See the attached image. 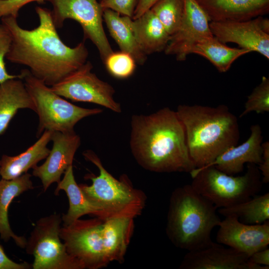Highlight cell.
Instances as JSON below:
<instances>
[{
  "instance_id": "cell-1",
  "label": "cell",
  "mask_w": 269,
  "mask_h": 269,
  "mask_svg": "<svg viewBox=\"0 0 269 269\" xmlns=\"http://www.w3.org/2000/svg\"><path fill=\"white\" fill-rule=\"evenodd\" d=\"M35 11L39 24L31 30L21 27L17 18L12 16L0 19L12 36L5 58L11 63L28 67L33 76L51 87L85 63L88 51L84 41L73 48L62 41L51 10L37 6Z\"/></svg>"
},
{
  "instance_id": "cell-2",
  "label": "cell",
  "mask_w": 269,
  "mask_h": 269,
  "mask_svg": "<svg viewBox=\"0 0 269 269\" xmlns=\"http://www.w3.org/2000/svg\"><path fill=\"white\" fill-rule=\"evenodd\" d=\"M131 127V151L144 169L158 173H190L196 168L185 128L176 111L165 107L149 115H134Z\"/></svg>"
},
{
  "instance_id": "cell-3",
  "label": "cell",
  "mask_w": 269,
  "mask_h": 269,
  "mask_svg": "<svg viewBox=\"0 0 269 269\" xmlns=\"http://www.w3.org/2000/svg\"><path fill=\"white\" fill-rule=\"evenodd\" d=\"M134 228V219H79L63 225L60 237L68 253L85 269H99L123 263Z\"/></svg>"
},
{
  "instance_id": "cell-4",
  "label": "cell",
  "mask_w": 269,
  "mask_h": 269,
  "mask_svg": "<svg viewBox=\"0 0 269 269\" xmlns=\"http://www.w3.org/2000/svg\"><path fill=\"white\" fill-rule=\"evenodd\" d=\"M185 128L187 144L196 168L206 166L237 145V118L228 107L180 105L176 111Z\"/></svg>"
},
{
  "instance_id": "cell-5",
  "label": "cell",
  "mask_w": 269,
  "mask_h": 269,
  "mask_svg": "<svg viewBox=\"0 0 269 269\" xmlns=\"http://www.w3.org/2000/svg\"><path fill=\"white\" fill-rule=\"evenodd\" d=\"M217 210L191 184L176 188L169 199L167 236L176 247L188 251L208 245L212 230L221 221Z\"/></svg>"
},
{
  "instance_id": "cell-6",
  "label": "cell",
  "mask_w": 269,
  "mask_h": 269,
  "mask_svg": "<svg viewBox=\"0 0 269 269\" xmlns=\"http://www.w3.org/2000/svg\"><path fill=\"white\" fill-rule=\"evenodd\" d=\"M85 159L98 168V176H89L92 184L79 186L87 197L100 207L105 219H134L140 215L145 205L143 192L135 188L126 175L119 179L114 177L103 166L98 155L91 150L83 152Z\"/></svg>"
},
{
  "instance_id": "cell-7",
  "label": "cell",
  "mask_w": 269,
  "mask_h": 269,
  "mask_svg": "<svg viewBox=\"0 0 269 269\" xmlns=\"http://www.w3.org/2000/svg\"><path fill=\"white\" fill-rule=\"evenodd\" d=\"M189 173L192 187L217 209L249 200L260 192L263 183L261 172L253 163H249L240 176L226 174L213 166L196 168Z\"/></svg>"
},
{
  "instance_id": "cell-8",
  "label": "cell",
  "mask_w": 269,
  "mask_h": 269,
  "mask_svg": "<svg viewBox=\"0 0 269 269\" xmlns=\"http://www.w3.org/2000/svg\"><path fill=\"white\" fill-rule=\"evenodd\" d=\"M22 80L29 93L38 117L36 136L45 131L72 133L83 119L102 112L100 108L88 109L75 105L55 93L28 69L21 71Z\"/></svg>"
},
{
  "instance_id": "cell-9",
  "label": "cell",
  "mask_w": 269,
  "mask_h": 269,
  "mask_svg": "<svg viewBox=\"0 0 269 269\" xmlns=\"http://www.w3.org/2000/svg\"><path fill=\"white\" fill-rule=\"evenodd\" d=\"M61 216L56 213L40 218L30 233L25 249L33 257V269H84L69 255L60 237Z\"/></svg>"
},
{
  "instance_id": "cell-10",
  "label": "cell",
  "mask_w": 269,
  "mask_h": 269,
  "mask_svg": "<svg viewBox=\"0 0 269 269\" xmlns=\"http://www.w3.org/2000/svg\"><path fill=\"white\" fill-rule=\"evenodd\" d=\"M53 6L51 11L56 27H61L66 19L78 22L84 39H89L97 47L104 62L113 51L103 26V9L97 0H46Z\"/></svg>"
},
{
  "instance_id": "cell-11",
  "label": "cell",
  "mask_w": 269,
  "mask_h": 269,
  "mask_svg": "<svg viewBox=\"0 0 269 269\" xmlns=\"http://www.w3.org/2000/svg\"><path fill=\"white\" fill-rule=\"evenodd\" d=\"M92 63L86 61L78 69L50 88L59 96L73 102L96 104L114 112H121L120 104L116 102L113 97L114 89L92 72Z\"/></svg>"
},
{
  "instance_id": "cell-12",
  "label": "cell",
  "mask_w": 269,
  "mask_h": 269,
  "mask_svg": "<svg viewBox=\"0 0 269 269\" xmlns=\"http://www.w3.org/2000/svg\"><path fill=\"white\" fill-rule=\"evenodd\" d=\"M184 1V13L180 25L170 36L164 50L166 55L175 56L179 61L185 60L197 43L214 36L209 18L196 0Z\"/></svg>"
},
{
  "instance_id": "cell-13",
  "label": "cell",
  "mask_w": 269,
  "mask_h": 269,
  "mask_svg": "<svg viewBox=\"0 0 269 269\" xmlns=\"http://www.w3.org/2000/svg\"><path fill=\"white\" fill-rule=\"evenodd\" d=\"M262 16L242 21H212L211 31L215 37L225 43H235L240 48L257 52L269 59V34L263 29Z\"/></svg>"
},
{
  "instance_id": "cell-14",
  "label": "cell",
  "mask_w": 269,
  "mask_h": 269,
  "mask_svg": "<svg viewBox=\"0 0 269 269\" xmlns=\"http://www.w3.org/2000/svg\"><path fill=\"white\" fill-rule=\"evenodd\" d=\"M218 227L217 243L249 257L269 244V220L261 224L250 225L241 222L236 216H227L221 221Z\"/></svg>"
},
{
  "instance_id": "cell-15",
  "label": "cell",
  "mask_w": 269,
  "mask_h": 269,
  "mask_svg": "<svg viewBox=\"0 0 269 269\" xmlns=\"http://www.w3.org/2000/svg\"><path fill=\"white\" fill-rule=\"evenodd\" d=\"M52 147L44 162L32 168V175L41 181L46 191L50 186L60 181L61 176L71 165L81 144V138L75 132H53Z\"/></svg>"
},
{
  "instance_id": "cell-16",
  "label": "cell",
  "mask_w": 269,
  "mask_h": 269,
  "mask_svg": "<svg viewBox=\"0 0 269 269\" xmlns=\"http://www.w3.org/2000/svg\"><path fill=\"white\" fill-rule=\"evenodd\" d=\"M249 257L231 248L212 241L200 248L188 251L180 269H269L252 263Z\"/></svg>"
},
{
  "instance_id": "cell-17",
  "label": "cell",
  "mask_w": 269,
  "mask_h": 269,
  "mask_svg": "<svg viewBox=\"0 0 269 269\" xmlns=\"http://www.w3.org/2000/svg\"><path fill=\"white\" fill-rule=\"evenodd\" d=\"M248 139L238 146L230 147L210 164L201 167L214 166L229 175L243 171L245 163L259 165L262 161V131L259 125L251 127Z\"/></svg>"
},
{
  "instance_id": "cell-18",
  "label": "cell",
  "mask_w": 269,
  "mask_h": 269,
  "mask_svg": "<svg viewBox=\"0 0 269 269\" xmlns=\"http://www.w3.org/2000/svg\"><path fill=\"white\" fill-rule=\"evenodd\" d=\"M212 21H242L268 13L269 0H196Z\"/></svg>"
},
{
  "instance_id": "cell-19",
  "label": "cell",
  "mask_w": 269,
  "mask_h": 269,
  "mask_svg": "<svg viewBox=\"0 0 269 269\" xmlns=\"http://www.w3.org/2000/svg\"><path fill=\"white\" fill-rule=\"evenodd\" d=\"M126 20L145 54L164 50L170 36L150 9L135 19L126 16Z\"/></svg>"
},
{
  "instance_id": "cell-20",
  "label": "cell",
  "mask_w": 269,
  "mask_h": 269,
  "mask_svg": "<svg viewBox=\"0 0 269 269\" xmlns=\"http://www.w3.org/2000/svg\"><path fill=\"white\" fill-rule=\"evenodd\" d=\"M60 190L65 191L69 200L67 212L61 216L63 226L69 225L85 215H92L105 220L102 209L87 197L76 182L72 165L65 171L54 194L58 195Z\"/></svg>"
},
{
  "instance_id": "cell-21",
  "label": "cell",
  "mask_w": 269,
  "mask_h": 269,
  "mask_svg": "<svg viewBox=\"0 0 269 269\" xmlns=\"http://www.w3.org/2000/svg\"><path fill=\"white\" fill-rule=\"evenodd\" d=\"M52 133L50 131H44L34 144L17 155L3 154L0 164L1 178L11 179L18 177L45 159L50 151L47 145L51 140Z\"/></svg>"
},
{
  "instance_id": "cell-22",
  "label": "cell",
  "mask_w": 269,
  "mask_h": 269,
  "mask_svg": "<svg viewBox=\"0 0 269 269\" xmlns=\"http://www.w3.org/2000/svg\"><path fill=\"white\" fill-rule=\"evenodd\" d=\"M31 175L25 173L11 179L0 180V237L4 242L11 238L19 248L24 249L27 239L16 235L11 230L8 218L9 207L14 198L34 188Z\"/></svg>"
},
{
  "instance_id": "cell-23",
  "label": "cell",
  "mask_w": 269,
  "mask_h": 269,
  "mask_svg": "<svg viewBox=\"0 0 269 269\" xmlns=\"http://www.w3.org/2000/svg\"><path fill=\"white\" fill-rule=\"evenodd\" d=\"M22 109L35 112L34 104L23 81L16 78L0 84V135L6 132L18 111Z\"/></svg>"
},
{
  "instance_id": "cell-24",
  "label": "cell",
  "mask_w": 269,
  "mask_h": 269,
  "mask_svg": "<svg viewBox=\"0 0 269 269\" xmlns=\"http://www.w3.org/2000/svg\"><path fill=\"white\" fill-rule=\"evenodd\" d=\"M103 17L110 35L121 51L130 54L137 64L143 65L146 60L147 55L139 48L127 22L126 16L110 9H105Z\"/></svg>"
},
{
  "instance_id": "cell-25",
  "label": "cell",
  "mask_w": 269,
  "mask_h": 269,
  "mask_svg": "<svg viewBox=\"0 0 269 269\" xmlns=\"http://www.w3.org/2000/svg\"><path fill=\"white\" fill-rule=\"evenodd\" d=\"M250 52L241 48L228 47L215 36L197 43L192 50V54L204 57L222 73L228 71L240 57Z\"/></svg>"
},
{
  "instance_id": "cell-26",
  "label": "cell",
  "mask_w": 269,
  "mask_h": 269,
  "mask_svg": "<svg viewBox=\"0 0 269 269\" xmlns=\"http://www.w3.org/2000/svg\"><path fill=\"white\" fill-rule=\"evenodd\" d=\"M226 217L234 216L242 223L250 225L262 224L269 220V193L255 195L248 200L218 209Z\"/></svg>"
},
{
  "instance_id": "cell-27",
  "label": "cell",
  "mask_w": 269,
  "mask_h": 269,
  "mask_svg": "<svg viewBox=\"0 0 269 269\" xmlns=\"http://www.w3.org/2000/svg\"><path fill=\"white\" fill-rule=\"evenodd\" d=\"M170 36L178 28L184 13V0H158L150 8Z\"/></svg>"
},
{
  "instance_id": "cell-28",
  "label": "cell",
  "mask_w": 269,
  "mask_h": 269,
  "mask_svg": "<svg viewBox=\"0 0 269 269\" xmlns=\"http://www.w3.org/2000/svg\"><path fill=\"white\" fill-rule=\"evenodd\" d=\"M109 73L115 78L125 79L134 72L136 62L129 53L124 51H113L103 62Z\"/></svg>"
},
{
  "instance_id": "cell-29",
  "label": "cell",
  "mask_w": 269,
  "mask_h": 269,
  "mask_svg": "<svg viewBox=\"0 0 269 269\" xmlns=\"http://www.w3.org/2000/svg\"><path fill=\"white\" fill-rule=\"evenodd\" d=\"M257 114L269 112V79L263 76L261 82L257 86L248 97L245 110L240 115L242 118L248 113Z\"/></svg>"
},
{
  "instance_id": "cell-30",
  "label": "cell",
  "mask_w": 269,
  "mask_h": 269,
  "mask_svg": "<svg viewBox=\"0 0 269 269\" xmlns=\"http://www.w3.org/2000/svg\"><path fill=\"white\" fill-rule=\"evenodd\" d=\"M12 42L11 34L3 23L0 24V84L8 80L19 78L22 80L21 72L18 75L9 74L6 70L4 58L8 52Z\"/></svg>"
},
{
  "instance_id": "cell-31",
  "label": "cell",
  "mask_w": 269,
  "mask_h": 269,
  "mask_svg": "<svg viewBox=\"0 0 269 269\" xmlns=\"http://www.w3.org/2000/svg\"><path fill=\"white\" fill-rule=\"evenodd\" d=\"M138 0H100L104 9H110L122 15L133 18Z\"/></svg>"
},
{
  "instance_id": "cell-32",
  "label": "cell",
  "mask_w": 269,
  "mask_h": 269,
  "mask_svg": "<svg viewBox=\"0 0 269 269\" xmlns=\"http://www.w3.org/2000/svg\"><path fill=\"white\" fill-rule=\"evenodd\" d=\"M46 0H0V19L8 16L17 18L19 9L28 3H42Z\"/></svg>"
},
{
  "instance_id": "cell-33",
  "label": "cell",
  "mask_w": 269,
  "mask_h": 269,
  "mask_svg": "<svg viewBox=\"0 0 269 269\" xmlns=\"http://www.w3.org/2000/svg\"><path fill=\"white\" fill-rule=\"evenodd\" d=\"M262 161L258 167L261 176L263 183H268L269 182V142L266 141L262 143Z\"/></svg>"
},
{
  "instance_id": "cell-34",
  "label": "cell",
  "mask_w": 269,
  "mask_h": 269,
  "mask_svg": "<svg viewBox=\"0 0 269 269\" xmlns=\"http://www.w3.org/2000/svg\"><path fill=\"white\" fill-rule=\"evenodd\" d=\"M32 264L27 262L17 263L9 259L0 245V269H29Z\"/></svg>"
},
{
  "instance_id": "cell-35",
  "label": "cell",
  "mask_w": 269,
  "mask_h": 269,
  "mask_svg": "<svg viewBox=\"0 0 269 269\" xmlns=\"http://www.w3.org/2000/svg\"><path fill=\"white\" fill-rule=\"evenodd\" d=\"M248 261L257 265L269 267V249L268 247L255 252L249 257Z\"/></svg>"
},
{
  "instance_id": "cell-36",
  "label": "cell",
  "mask_w": 269,
  "mask_h": 269,
  "mask_svg": "<svg viewBox=\"0 0 269 269\" xmlns=\"http://www.w3.org/2000/svg\"><path fill=\"white\" fill-rule=\"evenodd\" d=\"M158 0H138L132 19H135L149 9Z\"/></svg>"
},
{
  "instance_id": "cell-37",
  "label": "cell",
  "mask_w": 269,
  "mask_h": 269,
  "mask_svg": "<svg viewBox=\"0 0 269 269\" xmlns=\"http://www.w3.org/2000/svg\"></svg>"
}]
</instances>
